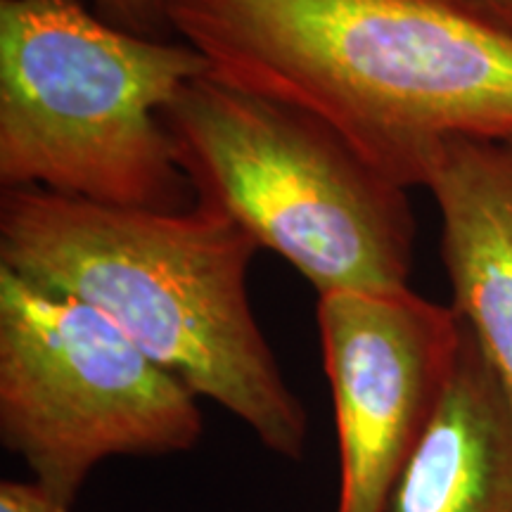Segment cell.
<instances>
[{
  "instance_id": "cell-8",
  "label": "cell",
  "mask_w": 512,
  "mask_h": 512,
  "mask_svg": "<svg viewBox=\"0 0 512 512\" xmlns=\"http://www.w3.org/2000/svg\"><path fill=\"white\" fill-rule=\"evenodd\" d=\"M387 512H512V394L465 323L444 396Z\"/></svg>"
},
{
  "instance_id": "cell-7",
  "label": "cell",
  "mask_w": 512,
  "mask_h": 512,
  "mask_svg": "<svg viewBox=\"0 0 512 512\" xmlns=\"http://www.w3.org/2000/svg\"><path fill=\"white\" fill-rule=\"evenodd\" d=\"M422 188L439 207L451 309L512 394V152L494 140H448Z\"/></svg>"
},
{
  "instance_id": "cell-3",
  "label": "cell",
  "mask_w": 512,
  "mask_h": 512,
  "mask_svg": "<svg viewBox=\"0 0 512 512\" xmlns=\"http://www.w3.org/2000/svg\"><path fill=\"white\" fill-rule=\"evenodd\" d=\"M209 62L107 24L86 0H0V188L183 211L164 110Z\"/></svg>"
},
{
  "instance_id": "cell-10",
  "label": "cell",
  "mask_w": 512,
  "mask_h": 512,
  "mask_svg": "<svg viewBox=\"0 0 512 512\" xmlns=\"http://www.w3.org/2000/svg\"><path fill=\"white\" fill-rule=\"evenodd\" d=\"M0 512H72V505L57 501L31 479L29 482L5 479L0 484Z\"/></svg>"
},
{
  "instance_id": "cell-12",
  "label": "cell",
  "mask_w": 512,
  "mask_h": 512,
  "mask_svg": "<svg viewBox=\"0 0 512 512\" xmlns=\"http://www.w3.org/2000/svg\"><path fill=\"white\" fill-rule=\"evenodd\" d=\"M505 145H508V150L512 152V138H510V140H508V143H505Z\"/></svg>"
},
{
  "instance_id": "cell-4",
  "label": "cell",
  "mask_w": 512,
  "mask_h": 512,
  "mask_svg": "<svg viewBox=\"0 0 512 512\" xmlns=\"http://www.w3.org/2000/svg\"><path fill=\"white\" fill-rule=\"evenodd\" d=\"M164 124L197 204L283 256L318 297L411 287L408 190L323 121L207 72L178 91Z\"/></svg>"
},
{
  "instance_id": "cell-9",
  "label": "cell",
  "mask_w": 512,
  "mask_h": 512,
  "mask_svg": "<svg viewBox=\"0 0 512 512\" xmlns=\"http://www.w3.org/2000/svg\"><path fill=\"white\" fill-rule=\"evenodd\" d=\"M107 24L128 34L155 41H174L176 31L166 10V0H88Z\"/></svg>"
},
{
  "instance_id": "cell-1",
  "label": "cell",
  "mask_w": 512,
  "mask_h": 512,
  "mask_svg": "<svg viewBox=\"0 0 512 512\" xmlns=\"http://www.w3.org/2000/svg\"><path fill=\"white\" fill-rule=\"evenodd\" d=\"M209 74L297 107L415 188L448 140L512 138V36L444 0H166Z\"/></svg>"
},
{
  "instance_id": "cell-2",
  "label": "cell",
  "mask_w": 512,
  "mask_h": 512,
  "mask_svg": "<svg viewBox=\"0 0 512 512\" xmlns=\"http://www.w3.org/2000/svg\"><path fill=\"white\" fill-rule=\"evenodd\" d=\"M259 245L219 211L119 209L43 190L0 195V266L114 320L192 394L302 460L304 403L285 382L247 294Z\"/></svg>"
},
{
  "instance_id": "cell-6",
  "label": "cell",
  "mask_w": 512,
  "mask_h": 512,
  "mask_svg": "<svg viewBox=\"0 0 512 512\" xmlns=\"http://www.w3.org/2000/svg\"><path fill=\"white\" fill-rule=\"evenodd\" d=\"M339 444L337 512H387L437 411L463 320L411 287L318 297Z\"/></svg>"
},
{
  "instance_id": "cell-5",
  "label": "cell",
  "mask_w": 512,
  "mask_h": 512,
  "mask_svg": "<svg viewBox=\"0 0 512 512\" xmlns=\"http://www.w3.org/2000/svg\"><path fill=\"white\" fill-rule=\"evenodd\" d=\"M197 399L95 306L0 266V441L57 501L102 460L195 448Z\"/></svg>"
},
{
  "instance_id": "cell-11",
  "label": "cell",
  "mask_w": 512,
  "mask_h": 512,
  "mask_svg": "<svg viewBox=\"0 0 512 512\" xmlns=\"http://www.w3.org/2000/svg\"><path fill=\"white\" fill-rule=\"evenodd\" d=\"M444 3L512 36V0H444Z\"/></svg>"
}]
</instances>
